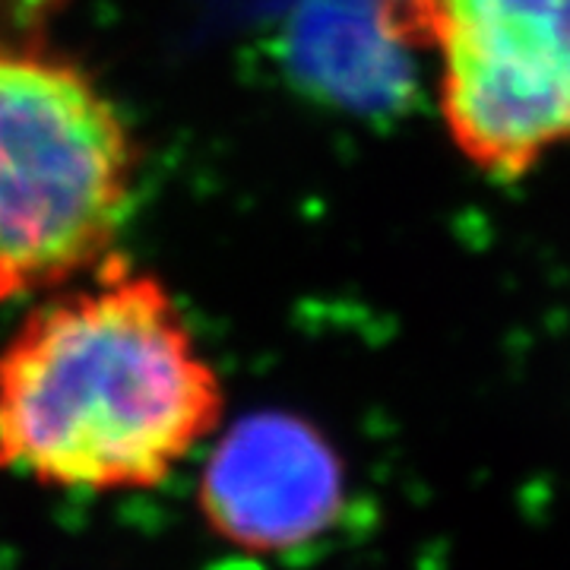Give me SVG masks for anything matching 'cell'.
I'll use <instances>...</instances> for the list:
<instances>
[{"label":"cell","mask_w":570,"mask_h":570,"mask_svg":"<svg viewBox=\"0 0 570 570\" xmlns=\"http://www.w3.org/2000/svg\"><path fill=\"white\" fill-rule=\"evenodd\" d=\"M137 142L82 67L0 45V302L82 279L115 254Z\"/></svg>","instance_id":"cell-2"},{"label":"cell","mask_w":570,"mask_h":570,"mask_svg":"<svg viewBox=\"0 0 570 570\" xmlns=\"http://www.w3.org/2000/svg\"><path fill=\"white\" fill-rule=\"evenodd\" d=\"M0 348V472L82 494L165 485L225 422L219 371L156 276L108 257Z\"/></svg>","instance_id":"cell-1"},{"label":"cell","mask_w":570,"mask_h":570,"mask_svg":"<svg viewBox=\"0 0 570 570\" xmlns=\"http://www.w3.org/2000/svg\"><path fill=\"white\" fill-rule=\"evenodd\" d=\"M403 29L434 51L444 130L482 178L570 153V0H415Z\"/></svg>","instance_id":"cell-3"},{"label":"cell","mask_w":570,"mask_h":570,"mask_svg":"<svg viewBox=\"0 0 570 570\" xmlns=\"http://www.w3.org/2000/svg\"><path fill=\"white\" fill-rule=\"evenodd\" d=\"M412 3H415V0H403V17H406V10L412 7Z\"/></svg>","instance_id":"cell-5"},{"label":"cell","mask_w":570,"mask_h":570,"mask_svg":"<svg viewBox=\"0 0 570 570\" xmlns=\"http://www.w3.org/2000/svg\"><path fill=\"white\" fill-rule=\"evenodd\" d=\"M197 510L225 546L288 554L317 542L346 510V469L326 434L283 409L223 425L197 482Z\"/></svg>","instance_id":"cell-4"}]
</instances>
